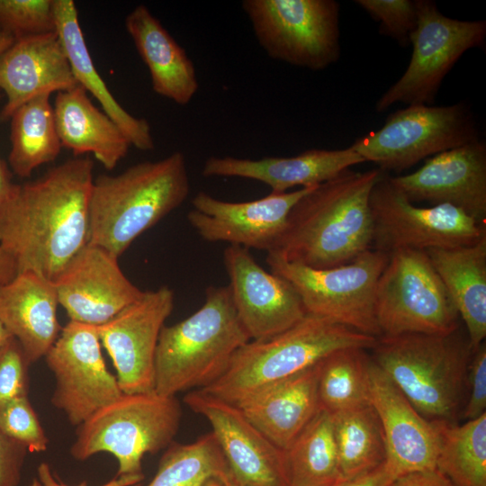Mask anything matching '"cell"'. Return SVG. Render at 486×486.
Here are the masks:
<instances>
[{
    "label": "cell",
    "mask_w": 486,
    "mask_h": 486,
    "mask_svg": "<svg viewBox=\"0 0 486 486\" xmlns=\"http://www.w3.org/2000/svg\"><path fill=\"white\" fill-rule=\"evenodd\" d=\"M29 366L22 346L14 338L0 347V406L28 395Z\"/></svg>",
    "instance_id": "obj_39"
},
{
    "label": "cell",
    "mask_w": 486,
    "mask_h": 486,
    "mask_svg": "<svg viewBox=\"0 0 486 486\" xmlns=\"http://www.w3.org/2000/svg\"><path fill=\"white\" fill-rule=\"evenodd\" d=\"M367 349L349 347L328 355L319 362L320 409L335 413L370 403Z\"/></svg>",
    "instance_id": "obj_34"
},
{
    "label": "cell",
    "mask_w": 486,
    "mask_h": 486,
    "mask_svg": "<svg viewBox=\"0 0 486 486\" xmlns=\"http://www.w3.org/2000/svg\"><path fill=\"white\" fill-rule=\"evenodd\" d=\"M26 449L0 429V486H17Z\"/></svg>",
    "instance_id": "obj_41"
},
{
    "label": "cell",
    "mask_w": 486,
    "mask_h": 486,
    "mask_svg": "<svg viewBox=\"0 0 486 486\" xmlns=\"http://www.w3.org/2000/svg\"><path fill=\"white\" fill-rule=\"evenodd\" d=\"M374 20L380 23V32L399 41L401 46L410 43L417 26L415 1L410 0H356Z\"/></svg>",
    "instance_id": "obj_38"
},
{
    "label": "cell",
    "mask_w": 486,
    "mask_h": 486,
    "mask_svg": "<svg viewBox=\"0 0 486 486\" xmlns=\"http://www.w3.org/2000/svg\"><path fill=\"white\" fill-rule=\"evenodd\" d=\"M223 263L237 315L250 340L274 337L306 316L293 286L266 271L248 248L229 245L223 252Z\"/></svg>",
    "instance_id": "obj_18"
},
{
    "label": "cell",
    "mask_w": 486,
    "mask_h": 486,
    "mask_svg": "<svg viewBox=\"0 0 486 486\" xmlns=\"http://www.w3.org/2000/svg\"><path fill=\"white\" fill-rule=\"evenodd\" d=\"M181 416V405L175 396L155 392L123 393L77 427L70 454L85 461L107 453L118 463L117 476L143 474L144 455L173 443Z\"/></svg>",
    "instance_id": "obj_7"
},
{
    "label": "cell",
    "mask_w": 486,
    "mask_h": 486,
    "mask_svg": "<svg viewBox=\"0 0 486 486\" xmlns=\"http://www.w3.org/2000/svg\"><path fill=\"white\" fill-rule=\"evenodd\" d=\"M411 202L450 204L486 220V145L481 140L436 154L413 173L388 176Z\"/></svg>",
    "instance_id": "obj_20"
},
{
    "label": "cell",
    "mask_w": 486,
    "mask_h": 486,
    "mask_svg": "<svg viewBox=\"0 0 486 486\" xmlns=\"http://www.w3.org/2000/svg\"><path fill=\"white\" fill-rule=\"evenodd\" d=\"M383 171L346 169L292 208L270 254L316 269L346 265L372 248L370 195ZM267 253V254H269Z\"/></svg>",
    "instance_id": "obj_2"
},
{
    "label": "cell",
    "mask_w": 486,
    "mask_h": 486,
    "mask_svg": "<svg viewBox=\"0 0 486 486\" xmlns=\"http://www.w3.org/2000/svg\"><path fill=\"white\" fill-rule=\"evenodd\" d=\"M17 275L16 267L12 257L0 248V284H5Z\"/></svg>",
    "instance_id": "obj_45"
},
{
    "label": "cell",
    "mask_w": 486,
    "mask_h": 486,
    "mask_svg": "<svg viewBox=\"0 0 486 486\" xmlns=\"http://www.w3.org/2000/svg\"><path fill=\"white\" fill-rule=\"evenodd\" d=\"M56 32L63 44L73 75L82 87L99 102L103 111L119 126L130 145L140 150L155 147L148 122L127 112L114 98L97 72L72 0H54Z\"/></svg>",
    "instance_id": "obj_28"
},
{
    "label": "cell",
    "mask_w": 486,
    "mask_h": 486,
    "mask_svg": "<svg viewBox=\"0 0 486 486\" xmlns=\"http://www.w3.org/2000/svg\"><path fill=\"white\" fill-rule=\"evenodd\" d=\"M370 210L372 248L387 255L470 246L486 238V226L457 207L414 205L384 172L372 190Z\"/></svg>",
    "instance_id": "obj_12"
},
{
    "label": "cell",
    "mask_w": 486,
    "mask_h": 486,
    "mask_svg": "<svg viewBox=\"0 0 486 486\" xmlns=\"http://www.w3.org/2000/svg\"><path fill=\"white\" fill-rule=\"evenodd\" d=\"M390 486H454L438 470L408 473L393 480Z\"/></svg>",
    "instance_id": "obj_43"
},
{
    "label": "cell",
    "mask_w": 486,
    "mask_h": 486,
    "mask_svg": "<svg viewBox=\"0 0 486 486\" xmlns=\"http://www.w3.org/2000/svg\"><path fill=\"white\" fill-rule=\"evenodd\" d=\"M0 429L31 453H41L48 448L49 439L28 395L0 406Z\"/></svg>",
    "instance_id": "obj_37"
},
{
    "label": "cell",
    "mask_w": 486,
    "mask_h": 486,
    "mask_svg": "<svg viewBox=\"0 0 486 486\" xmlns=\"http://www.w3.org/2000/svg\"><path fill=\"white\" fill-rule=\"evenodd\" d=\"M210 486H240L231 477L230 471L221 475L220 477L213 480Z\"/></svg>",
    "instance_id": "obj_48"
},
{
    "label": "cell",
    "mask_w": 486,
    "mask_h": 486,
    "mask_svg": "<svg viewBox=\"0 0 486 486\" xmlns=\"http://www.w3.org/2000/svg\"><path fill=\"white\" fill-rule=\"evenodd\" d=\"M415 4L417 26L410 37V60L403 75L378 99V112L396 103L429 105L463 54L484 43L485 21L445 16L429 0H418Z\"/></svg>",
    "instance_id": "obj_13"
},
{
    "label": "cell",
    "mask_w": 486,
    "mask_h": 486,
    "mask_svg": "<svg viewBox=\"0 0 486 486\" xmlns=\"http://www.w3.org/2000/svg\"><path fill=\"white\" fill-rule=\"evenodd\" d=\"M0 26L15 40L56 32L54 0H0Z\"/></svg>",
    "instance_id": "obj_36"
},
{
    "label": "cell",
    "mask_w": 486,
    "mask_h": 486,
    "mask_svg": "<svg viewBox=\"0 0 486 486\" xmlns=\"http://www.w3.org/2000/svg\"><path fill=\"white\" fill-rule=\"evenodd\" d=\"M11 338L12 336L0 321V347L3 346Z\"/></svg>",
    "instance_id": "obj_49"
},
{
    "label": "cell",
    "mask_w": 486,
    "mask_h": 486,
    "mask_svg": "<svg viewBox=\"0 0 486 486\" xmlns=\"http://www.w3.org/2000/svg\"><path fill=\"white\" fill-rule=\"evenodd\" d=\"M388 259L389 255L370 248L346 265L326 269L288 262L270 253L266 261L271 272L293 286L308 314L379 338L374 294Z\"/></svg>",
    "instance_id": "obj_10"
},
{
    "label": "cell",
    "mask_w": 486,
    "mask_h": 486,
    "mask_svg": "<svg viewBox=\"0 0 486 486\" xmlns=\"http://www.w3.org/2000/svg\"><path fill=\"white\" fill-rule=\"evenodd\" d=\"M392 481L383 464L365 474L349 480H338L325 486H390Z\"/></svg>",
    "instance_id": "obj_44"
},
{
    "label": "cell",
    "mask_w": 486,
    "mask_h": 486,
    "mask_svg": "<svg viewBox=\"0 0 486 486\" xmlns=\"http://www.w3.org/2000/svg\"><path fill=\"white\" fill-rule=\"evenodd\" d=\"M93 173L94 162L77 158L33 181L11 184L0 200V248L17 274L30 271L53 282L88 244Z\"/></svg>",
    "instance_id": "obj_1"
},
{
    "label": "cell",
    "mask_w": 486,
    "mask_h": 486,
    "mask_svg": "<svg viewBox=\"0 0 486 486\" xmlns=\"http://www.w3.org/2000/svg\"><path fill=\"white\" fill-rule=\"evenodd\" d=\"M227 472L224 455L210 432L189 444L172 443L146 486H210Z\"/></svg>",
    "instance_id": "obj_35"
},
{
    "label": "cell",
    "mask_w": 486,
    "mask_h": 486,
    "mask_svg": "<svg viewBox=\"0 0 486 486\" xmlns=\"http://www.w3.org/2000/svg\"><path fill=\"white\" fill-rule=\"evenodd\" d=\"M118 260L88 243L52 282L70 320L99 327L141 296L143 291L126 277Z\"/></svg>",
    "instance_id": "obj_19"
},
{
    "label": "cell",
    "mask_w": 486,
    "mask_h": 486,
    "mask_svg": "<svg viewBox=\"0 0 486 486\" xmlns=\"http://www.w3.org/2000/svg\"><path fill=\"white\" fill-rule=\"evenodd\" d=\"M248 341L229 285L209 286L199 310L162 328L155 354L154 392L176 397L211 385Z\"/></svg>",
    "instance_id": "obj_5"
},
{
    "label": "cell",
    "mask_w": 486,
    "mask_h": 486,
    "mask_svg": "<svg viewBox=\"0 0 486 486\" xmlns=\"http://www.w3.org/2000/svg\"><path fill=\"white\" fill-rule=\"evenodd\" d=\"M53 111L61 146L75 156L91 153L107 170L127 156L130 141L80 85L57 93Z\"/></svg>",
    "instance_id": "obj_27"
},
{
    "label": "cell",
    "mask_w": 486,
    "mask_h": 486,
    "mask_svg": "<svg viewBox=\"0 0 486 486\" xmlns=\"http://www.w3.org/2000/svg\"><path fill=\"white\" fill-rule=\"evenodd\" d=\"M254 35L271 58L318 71L340 56L335 0H243Z\"/></svg>",
    "instance_id": "obj_9"
},
{
    "label": "cell",
    "mask_w": 486,
    "mask_h": 486,
    "mask_svg": "<svg viewBox=\"0 0 486 486\" xmlns=\"http://www.w3.org/2000/svg\"><path fill=\"white\" fill-rule=\"evenodd\" d=\"M462 319L474 349L486 337V238L452 248L426 250Z\"/></svg>",
    "instance_id": "obj_29"
},
{
    "label": "cell",
    "mask_w": 486,
    "mask_h": 486,
    "mask_svg": "<svg viewBox=\"0 0 486 486\" xmlns=\"http://www.w3.org/2000/svg\"><path fill=\"white\" fill-rule=\"evenodd\" d=\"M373 361L431 422L456 423L467 400L472 348L460 327L449 334L377 338Z\"/></svg>",
    "instance_id": "obj_4"
},
{
    "label": "cell",
    "mask_w": 486,
    "mask_h": 486,
    "mask_svg": "<svg viewBox=\"0 0 486 486\" xmlns=\"http://www.w3.org/2000/svg\"><path fill=\"white\" fill-rule=\"evenodd\" d=\"M365 162L351 146L341 149L312 148L293 157H266L260 159L231 156L208 158L202 166L205 177H239L261 182L274 193L301 186L319 185Z\"/></svg>",
    "instance_id": "obj_23"
},
{
    "label": "cell",
    "mask_w": 486,
    "mask_h": 486,
    "mask_svg": "<svg viewBox=\"0 0 486 486\" xmlns=\"http://www.w3.org/2000/svg\"><path fill=\"white\" fill-rule=\"evenodd\" d=\"M14 40V37L0 26V55L5 51Z\"/></svg>",
    "instance_id": "obj_47"
},
{
    "label": "cell",
    "mask_w": 486,
    "mask_h": 486,
    "mask_svg": "<svg viewBox=\"0 0 486 486\" xmlns=\"http://www.w3.org/2000/svg\"><path fill=\"white\" fill-rule=\"evenodd\" d=\"M478 140L468 106L411 104L391 113L384 125L351 148L382 171H401L420 160Z\"/></svg>",
    "instance_id": "obj_11"
},
{
    "label": "cell",
    "mask_w": 486,
    "mask_h": 486,
    "mask_svg": "<svg viewBox=\"0 0 486 486\" xmlns=\"http://www.w3.org/2000/svg\"><path fill=\"white\" fill-rule=\"evenodd\" d=\"M318 364L238 405L248 419L283 451L290 446L320 409Z\"/></svg>",
    "instance_id": "obj_26"
},
{
    "label": "cell",
    "mask_w": 486,
    "mask_h": 486,
    "mask_svg": "<svg viewBox=\"0 0 486 486\" xmlns=\"http://www.w3.org/2000/svg\"><path fill=\"white\" fill-rule=\"evenodd\" d=\"M290 486H325L340 479L332 414L319 409L284 451Z\"/></svg>",
    "instance_id": "obj_31"
},
{
    "label": "cell",
    "mask_w": 486,
    "mask_h": 486,
    "mask_svg": "<svg viewBox=\"0 0 486 486\" xmlns=\"http://www.w3.org/2000/svg\"><path fill=\"white\" fill-rule=\"evenodd\" d=\"M331 414L341 480L365 474L385 463L382 429L371 403Z\"/></svg>",
    "instance_id": "obj_32"
},
{
    "label": "cell",
    "mask_w": 486,
    "mask_h": 486,
    "mask_svg": "<svg viewBox=\"0 0 486 486\" xmlns=\"http://www.w3.org/2000/svg\"><path fill=\"white\" fill-rule=\"evenodd\" d=\"M377 338L327 318L306 314L292 328L263 340H250L233 355L224 374L201 389L236 406L318 364L334 351L371 350Z\"/></svg>",
    "instance_id": "obj_6"
},
{
    "label": "cell",
    "mask_w": 486,
    "mask_h": 486,
    "mask_svg": "<svg viewBox=\"0 0 486 486\" xmlns=\"http://www.w3.org/2000/svg\"><path fill=\"white\" fill-rule=\"evenodd\" d=\"M433 424L439 440L436 470L454 486H486V413L463 425Z\"/></svg>",
    "instance_id": "obj_33"
},
{
    "label": "cell",
    "mask_w": 486,
    "mask_h": 486,
    "mask_svg": "<svg viewBox=\"0 0 486 486\" xmlns=\"http://www.w3.org/2000/svg\"><path fill=\"white\" fill-rule=\"evenodd\" d=\"M187 406L204 417L240 486H290L284 451L274 446L241 410L202 390L187 393Z\"/></svg>",
    "instance_id": "obj_17"
},
{
    "label": "cell",
    "mask_w": 486,
    "mask_h": 486,
    "mask_svg": "<svg viewBox=\"0 0 486 486\" xmlns=\"http://www.w3.org/2000/svg\"><path fill=\"white\" fill-rule=\"evenodd\" d=\"M368 386L384 437V465L392 478L436 470L439 440L435 425L417 411L372 357Z\"/></svg>",
    "instance_id": "obj_21"
},
{
    "label": "cell",
    "mask_w": 486,
    "mask_h": 486,
    "mask_svg": "<svg viewBox=\"0 0 486 486\" xmlns=\"http://www.w3.org/2000/svg\"><path fill=\"white\" fill-rule=\"evenodd\" d=\"M125 28L149 71L153 91L177 105L190 104L199 82L185 50L144 4L129 13Z\"/></svg>",
    "instance_id": "obj_25"
},
{
    "label": "cell",
    "mask_w": 486,
    "mask_h": 486,
    "mask_svg": "<svg viewBox=\"0 0 486 486\" xmlns=\"http://www.w3.org/2000/svg\"><path fill=\"white\" fill-rule=\"evenodd\" d=\"M175 293L166 285L141 296L106 323L96 327L110 356L118 384L125 394L154 392L158 337L174 308Z\"/></svg>",
    "instance_id": "obj_15"
},
{
    "label": "cell",
    "mask_w": 486,
    "mask_h": 486,
    "mask_svg": "<svg viewBox=\"0 0 486 486\" xmlns=\"http://www.w3.org/2000/svg\"><path fill=\"white\" fill-rule=\"evenodd\" d=\"M58 304L53 283L37 273L22 272L0 284V321L30 365L45 356L60 333Z\"/></svg>",
    "instance_id": "obj_24"
},
{
    "label": "cell",
    "mask_w": 486,
    "mask_h": 486,
    "mask_svg": "<svg viewBox=\"0 0 486 486\" xmlns=\"http://www.w3.org/2000/svg\"><path fill=\"white\" fill-rule=\"evenodd\" d=\"M189 192L187 163L180 151L115 176H98L88 201V243L120 257L139 236L178 208Z\"/></svg>",
    "instance_id": "obj_3"
},
{
    "label": "cell",
    "mask_w": 486,
    "mask_h": 486,
    "mask_svg": "<svg viewBox=\"0 0 486 486\" xmlns=\"http://www.w3.org/2000/svg\"><path fill=\"white\" fill-rule=\"evenodd\" d=\"M486 411V346L482 342L472 353L467 379V400L462 418L471 420Z\"/></svg>",
    "instance_id": "obj_40"
},
{
    "label": "cell",
    "mask_w": 486,
    "mask_h": 486,
    "mask_svg": "<svg viewBox=\"0 0 486 486\" xmlns=\"http://www.w3.org/2000/svg\"><path fill=\"white\" fill-rule=\"evenodd\" d=\"M50 94L39 95L11 115V150L8 162L13 172L29 177L39 166L54 161L62 148Z\"/></svg>",
    "instance_id": "obj_30"
},
{
    "label": "cell",
    "mask_w": 486,
    "mask_h": 486,
    "mask_svg": "<svg viewBox=\"0 0 486 486\" xmlns=\"http://www.w3.org/2000/svg\"><path fill=\"white\" fill-rule=\"evenodd\" d=\"M374 310L381 336L445 335L460 327L455 306L426 251L389 255L377 281Z\"/></svg>",
    "instance_id": "obj_8"
},
{
    "label": "cell",
    "mask_w": 486,
    "mask_h": 486,
    "mask_svg": "<svg viewBox=\"0 0 486 486\" xmlns=\"http://www.w3.org/2000/svg\"><path fill=\"white\" fill-rule=\"evenodd\" d=\"M144 479V474L140 475H122L109 481L100 486H136ZM29 486H71L67 485L56 480L50 465L47 463H41L37 468V475L33 478ZM76 486H87L86 482Z\"/></svg>",
    "instance_id": "obj_42"
},
{
    "label": "cell",
    "mask_w": 486,
    "mask_h": 486,
    "mask_svg": "<svg viewBox=\"0 0 486 486\" xmlns=\"http://www.w3.org/2000/svg\"><path fill=\"white\" fill-rule=\"evenodd\" d=\"M43 358L56 380L51 403L73 426L123 394L105 365L94 326L69 320Z\"/></svg>",
    "instance_id": "obj_14"
},
{
    "label": "cell",
    "mask_w": 486,
    "mask_h": 486,
    "mask_svg": "<svg viewBox=\"0 0 486 486\" xmlns=\"http://www.w3.org/2000/svg\"><path fill=\"white\" fill-rule=\"evenodd\" d=\"M313 187L271 192L265 197L239 202L220 200L200 191L192 200L193 209L187 220L206 241L227 242L269 253L283 234L292 208Z\"/></svg>",
    "instance_id": "obj_16"
},
{
    "label": "cell",
    "mask_w": 486,
    "mask_h": 486,
    "mask_svg": "<svg viewBox=\"0 0 486 486\" xmlns=\"http://www.w3.org/2000/svg\"><path fill=\"white\" fill-rule=\"evenodd\" d=\"M1 92V91H0ZM1 96V94H0ZM13 182L6 164L0 158V200Z\"/></svg>",
    "instance_id": "obj_46"
},
{
    "label": "cell",
    "mask_w": 486,
    "mask_h": 486,
    "mask_svg": "<svg viewBox=\"0 0 486 486\" xmlns=\"http://www.w3.org/2000/svg\"><path fill=\"white\" fill-rule=\"evenodd\" d=\"M76 85L57 32L17 39L0 55V91L6 95L0 121L9 120L17 108L39 95Z\"/></svg>",
    "instance_id": "obj_22"
}]
</instances>
